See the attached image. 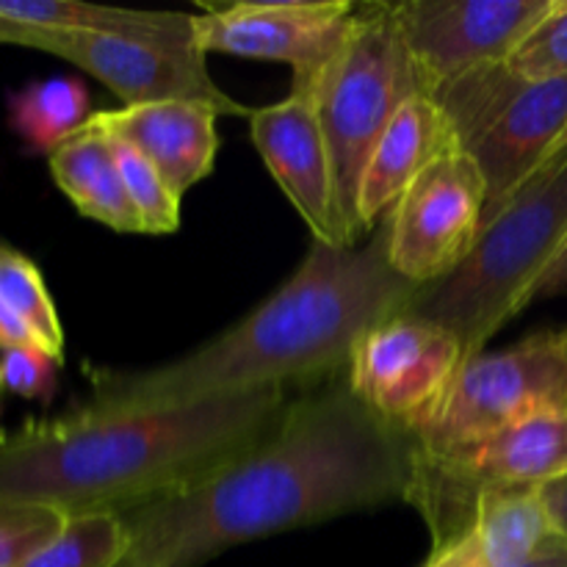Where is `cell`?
<instances>
[{"label":"cell","mask_w":567,"mask_h":567,"mask_svg":"<svg viewBox=\"0 0 567 567\" xmlns=\"http://www.w3.org/2000/svg\"><path fill=\"white\" fill-rule=\"evenodd\" d=\"M413 435L349 382L288 402L247 452L175 493L116 513L138 567H203L227 548L408 502Z\"/></svg>","instance_id":"6da1fadb"},{"label":"cell","mask_w":567,"mask_h":567,"mask_svg":"<svg viewBox=\"0 0 567 567\" xmlns=\"http://www.w3.org/2000/svg\"><path fill=\"white\" fill-rule=\"evenodd\" d=\"M419 291L388 260L385 221L365 247L313 241L266 302L203 347L144 371H94L92 404L175 408L327 374L349 365L365 332L404 313Z\"/></svg>","instance_id":"7a4b0ae2"},{"label":"cell","mask_w":567,"mask_h":567,"mask_svg":"<svg viewBox=\"0 0 567 567\" xmlns=\"http://www.w3.org/2000/svg\"><path fill=\"white\" fill-rule=\"evenodd\" d=\"M288 408L271 385L153 410L72 413L0 432V504L122 513L175 493L247 452Z\"/></svg>","instance_id":"3957f363"},{"label":"cell","mask_w":567,"mask_h":567,"mask_svg":"<svg viewBox=\"0 0 567 567\" xmlns=\"http://www.w3.org/2000/svg\"><path fill=\"white\" fill-rule=\"evenodd\" d=\"M567 244V147L557 150L480 236L468 258L421 288L404 313L457 336L463 363L485 352L509 319L529 308L532 288Z\"/></svg>","instance_id":"277c9868"},{"label":"cell","mask_w":567,"mask_h":567,"mask_svg":"<svg viewBox=\"0 0 567 567\" xmlns=\"http://www.w3.org/2000/svg\"><path fill=\"white\" fill-rule=\"evenodd\" d=\"M430 97L452 122L457 147L485 177L482 236L559 150L567 131V78L526 83L507 64H491L443 83Z\"/></svg>","instance_id":"5b68a950"},{"label":"cell","mask_w":567,"mask_h":567,"mask_svg":"<svg viewBox=\"0 0 567 567\" xmlns=\"http://www.w3.org/2000/svg\"><path fill=\"white\" fill-rule=\"evenodd\" d=\"M310 89L330 144L343 216L358 238L363 233L358 221V192L365 161L399 105L421 94L393 3L354 9L341 48L332 53Z\"/></svg>","instance_id":"8992f818"},{"label":"cell","mask_w":567,"mask_h":567,"mask_svg":"<svg viewBox=\"0 0 567 567\" xmlns=\"http://www.w3.org/2000/svg\"><path fill=\"white\" fill-rule=\"evenodd\" d=\"M535 408H567V327L465 360L435 410L410 432L413 452L426 463L457 460Z\"/></svg>","instance_id":"52a82bcc"},{"label":"cell","mask_w":567,"mask_h":567,"mask_svg":"<svg viewBox=\"0 0 567 567\" xmlns=\"http://www.w3.org/2000/svg\"><path fill=\"white\" fill-rule=\"evenodd\" d=\"M415 454V452H413ZM567 476V408H535L446 463L415 457L408 504L424 515L432 546L457 535L491 491L543 487Z\"/></svg>","instance_id":"ba28073f"},{"label":"cell","mask_w":567,"mask_h":567,"mask_svg":"<svg viewBox=\"0 0 567 567\" xmlns=\"http://www.w3.org/2000/svg\"><path fill=\"white\" fill-rule=\"evenodd\" d=\"M0 44L42 50L81 66L103 86H109L125 105L194 100L221 111V116H247L252 109L241 105L214 83L197 48H169L144 39L109 37L89 31H44L0 22Z\"/></svg>","instance_id":"9c48e42d"},{"label":"cell","mask_w":567,"mask_h":567,"mask_svg":"<svg viewBox=\"0 0 567 567\" xmlns=\"http://www.w3.org/2000/svg\"><path fill=\"white\" fill-rule=\"evenodd\" d=\"M487 186L460 147L426 166L388 210V260L393 271L426 288L443 280L480 241Z\"/></svg>","instance_id":"30bf717a"},{"label":"cell","mask_w":567,"mask_h":567,"mask_svg":"<svg viewBox=\"0 0 567 567\" xmlns=\"http://www.w3.org/2000/svg\"><path fill=\"white\" fill-rule=\"evenodd\" d=\"M554 0H404L393 3L421 94L504 64Z\"/></svg>","instance_id":"8fae6325"},{"label":"cell","mask_w":567,"mask_h":567,"mask_svg":"<svg viewBox=\"0 0 567 567\" xmlns=\"http://www.w3.org/2000/svg\"><path fill=\"white\" fill-rule=\"evenodd\" d=\"M463 365L457 336L424 316L399 313L354 347L349 388L377 415L413 432L435 410Z\"/></svg>","instance_id":"7c38bea8"},{"label":"cell","mask_w":567,"mask_h":567,"mask_svg":"<svg viewBox=\"0 0 567 567\" xmlns=\"http://www.w3.org/2000/svg\"><path fill=\"white\" fill-rule=\"evenodd\" d=\"M354 9L347 0L205 6V14H194V44L205 55L286 61L293 70L291 86H310L341 48Z\"/></svg>","instance_id":"4fadbf2b"},{"label":"cell","mask_w":567,"mask_h":567,"mask_svg":"<svg viewBox=\"0 0 567 567\" xmlns=\"http://www.w3.org/2000/svg\"><path fill=\"white\" fill-rule=\"evenodd\" d=\"M249 136L277 186L310 227L313 241L354 247L358 238L343 216L313 89L291 86V94L280 103L252 109Z\"/></svg>","instance_id":"5bb4252c"},{"label":"cell","mask_w":567,"mask_h":567,"mask_svg":"<svg viewBox=\"0 0 567 567\" xmlns=\"http://www.w3.org/2000/svg\"><path fill=\"white\" fill-rule=\"evenodd\" d=\"M221 111L194 100L122 105L94 111V122L120 142L131 144L161 172L177 197L197 186L214 169L219 153L216 120Z\"/></svg>","instance_id":"9a60e30c"},{"label":"cell","mask_w":567,"mask_h":567,"mask_svg":"<svg viewBox=\"0 0 567 567\" xmlns=\"http://www.w3.org/2000/svg\"><path fill=\"white\" fill-rule=\"evenodd\" d=\"M454 147L452 122L430 94L404 100L365 161L358 192L360 230L380 225L410 183Z\"/></svg>","instance_id":"2e32d148"},{"label":"cell","mask_w":567,"mask_h":567,"mask_svg":"<svg viewBox=\"0 0 567 567\" xmlns=\"http://www.w3.org/2000/svg\"><path fill=\"white\" fill-rule=\"evenodd\" d=\"M557 537L540 487L491 491L476 502L468 524L441 546H432L421 567H515Z\"/></svg>","instance_id":"e0dca14e"},{"label":"cell","mask_w":567,"mask_h":567,"mask_svg":"<svg viewBox=\"0 0 567 567\" xmlns=\"http://www.w3.org/2000/svg\"><path fill=\"white\" fill-rule=\"evenodd\" d=\"M55 186L86 219L116 233H144L142 219L127 197L114 138L92 120L48 155Z\"/></svg>","instance_id":"ac0fdd59"},{"label":"cell","mask_w":567,"mask_h":567,"mask_svg":"<svg viewBox=\"0 0 567 567\" xmlns=\"http://www.w3.org/2000/svg\"><path fill=\"white\" fill-rule=\"evenodd\" d=\"M0 22L44 31H89L109 37L144 39L169 48L194 44V14L94 6L81 0H0Z\"/></svg>","instance_id":"d6986e66"},{"label":"cell","mask_w":567,"mask_h":567,"mask_svg":"<svg viewBox=\"0 0 567 567\" xmlns=\"http://www.w3.org/2000/svg\"><path fill=\"white\" fill-rule=\"evenodd\" d=\"M20 347L42 349L64 363V327L42 271L0 241V352Z\"/></svg>","instance_id":"ffe728a7"},{"label":"cell","mask_w":567,"mask_h":567,"mask_svg":"<svg viewBox=\"0 0 567 567\" xmlns=\"http://www.w3.org/2000/svg\"><path fill=\"white\" fill-rule=\"evenodd\" d=\"M92 97L78 78H44L9 94V125L33 153L50 155L92 120Z\"/></svg>","instance_id":"44dd1931"},{"label":"cell","mask_w":567,"mask_h":567,"mask_svg":"<svg viewBox=\"0 0 567 567\" xmlns=\"http://www.w3.org/2000/svg\"><path fill=\"white\" fill-rule=\"evenodd\" d=\"M127 548L125 524L116 513L72 515L64 529L22 567H116Z\"/></svg>","instance_id":"7402d4cb"},{"label":"cell","mask_w":567,"mask_h":567,"mask_svg":"<svg viewBox=\"0 0 567 567\" xmlns=\"http://www.w3.org/2000/svg\"><path fill=\"white\" fill-rule=\"evenodd\" d=\"M111 138H114L116 164H120L127 197H131L133 208L142 219L144 233H153V236L175 233L181 227V197L172 192L169 183L161 177V172L142 153H136L131 144L120 142L116 136Z\"/></svg>","instance_id":"603a6c76"},{"label":"cell","mask_w":567,"mask_h":567,"mask_svg":"<svg viewBox=\"0 0 567 567\" xmlns=\"http://www.w3.org/2000/svg\"><path fill=\"white\" fill-rule=\"evenodd\" d=\"M504 64L526 83L567 78V0H554L551 11L526 33Z\"/></svg>","instance_id":"cb8c5ba5"},{"label":"cell","mask_w":567,"mask_h":567,"mask_svg":"<svg viewBox=\"0 0 567 567\" xmlns=\"http://www.w3.org/2000/svg\"><path fill=\"white\" fill-rule=\"evenodd\" d=\"M66 524V515L44 507L0 504V567H22L48 546Z\"/></svg>","instance_id":"d4e9b609"},{"label":"cell","mask_w":567,"mask_h":567,"mask_svg":"<svg viewBox=\"0 0 567 567\" xmlns=\"http://www.w3.org/2000/svg\"><path fill=\"white\" fill-rule=\"evenodd\" d=\"M59 360H53L42 349H3L0 352V391L48 402L59 382Z\"/></svg>","instance_id":"484cf974"},{"label":"cell","mask_w":567,"mask_h":567,"mask_svg":"<svg viewBox=\"0 0 567 567\" xmlns=\"http://www.w3.org/2000/svg\"><path fill=\"white\" fill-rule=\"evenodd\" d=\"M559 293H567V244L559 249V255L551 260V266L543 271V277L537 280V286L532 288L529 305L537 302V299L559 297Z\"/></svg>","instance_id":"4316f807"},{"label":"cell","mask_w":567,"mask_h":567,"mask_svg":"<svg viewBox=\"0 0 567 567\" xmlns=\"http://www.w3.org/2000/svg\"><path fill=\"white\" fill-rule=\"evenodd\" d=\"M540 498L548 509V518H551L554 529L559 537L567 540V476L557 482H548L540 487Z\"/></svg>","instance_id":"83f0119b"},{"label":"cell","mask_w":567,"mask_h":567,"mask_svg":"<svg viewBox=\"0 0 567 567\" xmlns=\"http://www.w3.org/2000/svg\"><path fill=\"white\" fill-rule=\"evenodd\" d=\"M515 567H567V540L565 537H551L535 557Z\"/></svg>","instance_id":"f1b7e54d"},{"label":"cell","mask_w":567,"mask_h":567,"mask_svg":"<svg viewBox=\"0 0 567 567\" xmlns=\"http://www.w3.org/2000/svg\"><path fill=\"white\" fill-rule=\"evenodd\" d=\"M116 567H138V565H136V559L131 557V551H127V554H125V559H122V563L116 565Z\"/></svg>","instance_id":"f546056e"},{"label":"cell","mask_w":567,"mask_h":567,"mask_svg":"<svg viewBox=\"0 0 567 567\" xmlns=\"http://www.w3.org/2000/svg\"><path fill=\"white\" fill-rule=\"evenodd\" d=\"M563 147H567V131H565V136H563V142H559V150Z\"/></svg>","instance_id":"4dcf8cb0"}]
</instances>
